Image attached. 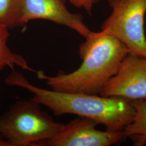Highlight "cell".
<instances>
[{"label": "cell", "mask_w": 146, "mask_h": 146, "mask_svg": "<svg viewBox=\"0 0 146 146\" xmlns=\"http://www.w3.org/2000/svg\"><path fill=\"white\" fill-rule=\"evenodd\" d=\"M79 47L82 62L72 72H60L48 76L37 71L38 79L46 81L50 89L63 93L98 95L117 72L120 64L130 52L119 39L104 31H91Z\"/></svg>", "instance_id": "obj_1"}, {"label": "cell", "mask_w": 146, "mask_h": 146, "mask_svg": "<svg viewBox=\"0 0 146 146\" xmlns=\"http://www.w3.org/2000/svg\"><path fill=\"white\" fill-rule=\"evenodd\" d=\"M5 142H4V141H3V140H1L0 139V146H5Z\"/></svg>", "instance_id": "obj_12"}, {"label": "cell", "mask_w": 146, "mask_h": 146, "mask_svg": "<svg viewBox=\"0 0 146 146\" xmlns=\"http://www.w3.org/2000/svg\"><path fill=\"white\" fill-rule=\"evenodd\" d=\"M69 2L76 7L82 8L88 14L92 13V11L95 4L94 0H68Z\"/></svg>", "instance_id": "obj_11"}, {"label": "cell", "mask_w": 146, "mask_h": 146, "mask_svg": "<svg viewBox=\"0 0 146 146\" xmlns=\"http://www.w3.org/2000/svg\"><path fill=\"white\" fill-rule=\"evenodd\" d=\"M100 1H101V0H94V1H95V3H96V2H99Z\"/></svg>", "instance_id": "obj_13"}, {"label": "cell", "mask_w": 146, "mask_h": 146, "mask_svg": "<svg viewBox=\"0 0 146 146\" xmlns=\"http://www.w3.org/2000/svg\"><path fill=\"white\" fill-rule=\"evenodd\" d=\"M100 95L128 100L146 99V57L129 52Z\"/></svg>", "instance_id": "obj_5"}, {"label": "cell", "mask_w": 146, "mask_h": 146, "mask_svg": "<svg viewBox=\"0 0 146 146\" xmlns=\"http://www.w3.org/2000/svg\"><path fill=\"white\" fill-rule=\"evenodd\" d=\"M23 0H0V23L8 29L21 27L20 16Z\"/></svg>", "instance_id": "obj_10"}, {"label": "cell", "mask_w": 146, "mask_h": 146, "mask_svg": "<svg viewBox=\"0 0 146 146\" xmlns=\"http://www.w3.org/2000/svg\"><path fill=\"white\" fill-rule=\"evenodd\" d=\"M31 99L16 101L0 115V139L8 146H40L62 127Z\"/></svg>", "instance_id": "obj_3"}, {"label": "cell", "mask_w": 146, "mask_h": 146, "mask_svg": "<svg viewBox=\"0 0 146 146\" xmlns=\"http://www.w3.org/2000/svg\"><path fill=\"white\" fill-rule=\"evenodd\" d=\"M134 109L131 122L122 131L123 137L129 138L136 146L146 145V100H130Z\"/></svg>", "instance_id": "obj_8"}, {"label": "cell", "mask_w": 146, "mask_h": 146, "mask_svg": "<svg viewBox=\"0 0 146 146\" xmlns=\"http://www.w3.org/2000/svg\"><path fill=\"white\" fill-rule=\"evenodd\" d=\"M5 82L28 90L33 94L31 99L47 107L55 115L74 114L89 118L104 125L110 131H123L134 114L130 100L42 88L31 84L22 73L15 70L7 77Z\"/></svg>", "instance_id": "obj_2"}, {"label": "cell", "mask_w": 146, "mask_h": 146, "mask_svg": "<svg viewBox=\"0 0 146 146\" xmlns=\"http://www.w3.org/2000/svg\"><path fill=\"white\" fill-rule=\"evenodd\" d=\"M99 124L92 119L80 117L63 124L60 130L40 146H109L120 142L124 137L122 131H99Z\"/></svg>", "instance_id": "obj_6"}, {"label": "cell", "mask_w": 146, "mask_h": 146, "mask_svg": "<svg viewBox=\"0 0 146 146\" xmlns=\"http://www.w3.org/2000/svg\"><path fill=\"white\" fill-rule=\"evenodd\" d=\"M44 20L67 27L86 37L91 31L83 16L68 11L65 0H23L20 16L21 27L31 20Z\"/></svg>", "instance_id": "obj_7"}, {"label": "cell", "mask_w": 146, "mask_h": 146, "mask_svg": "<svg viewBox=\"0 0 146 146\" xmlns=\"http://www.w3.org/2000/svg\"><path fill=\"white\" fill-rule=\"evenodd\" d=\"M111 12L101 31L115 37L129 52L146 57V0H108Z\"/></svg>", "instance_id": "obj_4"}, {"label": "cell", "mask_w": 146, "mask_h": 146, "mask_svg": "<svg viewBox=\"0 0 146 146\" xmlns=\"http://www.w3.org/2000/svg\"><path fill=\"white\" fill-rule=\"evenodd\" d=\"M9 37L8 28L0 23V71L7 67L13 69L15 66H17L36 74L37 71L29 66L25 58L11 51L7 44Z\"/></svg>", "instance_id": "obj_9"}]
</instances>
